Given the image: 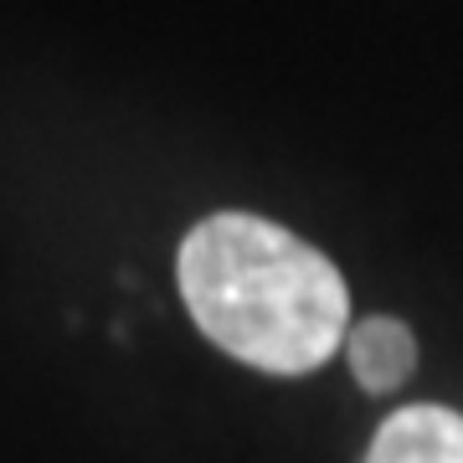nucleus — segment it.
<instances>
[{"mask_svg":"<svg viewBox=\"0 0 463 463\" xmlns=\"http://www.w3.org/2000/svg\"><path fill=\"white\" fill-rule=\"evenodd\" d=\"M181 294L206 340L273 376L315 371L350 335L340 268L248 212H216L185 232Z\"/></svg>","mask_w":463,"mask_h":463,"instance_id":"nucleus-1","label":"nucleus"},{"mask_svg":"<svg viewBox=\"0 0 463 463\" xmlns=\"http://www.w3.org/2000/svg\"><path fill=\"white\" fill-rule=\"evenodd\" d=\"M365 463H463V417L448 407H407L376 428Z\"/></svg>","mask_w":463,"mask_h":463,"instance_id":"nucleus-2","label":"nucleus"},{"mask_svg":"<svg viewBox=\"0 0 463 463\" xmlns=\"http://www.w3.org/2000/svg\"><path fill=\"white\" fill-rule=\"evenodd\" d=\"M345 350H350V371H355V381H361L365 392H397L417 365L412 330L402 319H386V315L361 319L345 335Z\"/></svg>","mask_w":463,"mask_h":463,"instance_id":"nucleus-3","label":"nucleus"}]
</instances>
